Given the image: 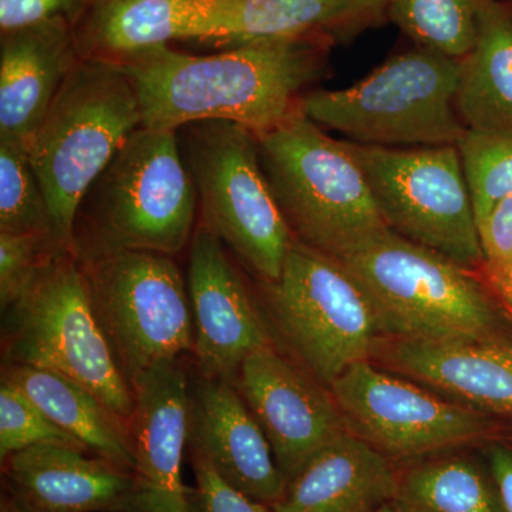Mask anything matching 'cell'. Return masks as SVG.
Here are the masks:
<instances>
[{"instance_id": "1", "label": "cell", "mask_w": 512, "mask_h": 512, "mask_svg": "<svg viewBox=\"0 0 512 512\" xmlns=\"http://www.w3.org/2000/svg\"><path fill=\"white\" fill-rule=\"evenodd\" d=\"M328 35L276 37L198 56L171 46L121 64L140 103L143 126L177 131L197 121H229L264 133L302 111L306 90L328 76Z\"/></svg>"}, {"instance_id": "2", "label": "cell", "mask_w": 512, "mask_h": 512, "mask_svg": "<svg viewBox=\"0 0 512 512\" xmlns=\"http://www.w3.org/2000/svg\"><path fill=\"white\" fill-rule=\"evenodd\" d=\"M197 217V191L177 131L141 126L80 202L73 251H147L175 258L190 247Z\"/></svg>"}, {"instance_id": "3", "label": "cell", "mask_w": 512, "mask_h": 512, "mask_svg": "<svg viewBox=\"0 0 512 512\" xmlns=\"http://www.w3.org/2000/svg\"><path fill=\"white\" fill-rule=\"evenodd\" d=\"M141 126L136 89L123 67L80 60L26 144L67 248L73 249L84 195Z\"/></svg>"}, {"instance_id": "4", "label": "cell", "mask_w": 512, "mask_h": 512, "mask_svg": "<svg viewBox=\"0 0 512 512\" xmlns=\"http://www.w3.org/2000/svg\"><path fill=\"white\" fill-rule=\"evenodd\" d=\"M336 259L365 289L383 338L443 342L495 335L497 299L477 271L390 229Z\"/></svg>"}, {"instance_id": "5", "label": "cell", "mask_w": 512, "mask_h": 512, "mask_svg": "<svg viewBox=\"0 0 512 512\" xmlns=\"http://www.w3.org/2000/svg\"><path fill=\"white\" fill-rule=\"evenodd\" d=\"M259 160L295 241L333 258L389 229L345 141L299 111L255 134Z\"/></svg>"}, {"instance_id": "6", "label": "cell", "mask_w": 512, "mask_h": 512, "mask_svg": "<svg viewBox=\"0 0 512 512\" xmlns=\"http://www.w3.org/2000/svg\"><path fill=\"white\" fill-rule=\"evenodd\" d=\"M461 59L416 46L348 89L311 90L302 111L353 143L389 148L458 146L467 128L456 97Z\"/></svg>"}, {"instance_id": "7", "label": "cell", "mask_w": 512, "mask_h": 512, "mask_svg": "<svg viewBox=\"0 0 512 512\" xmlns=\"http://www.w3.org/2000/svg\"><path fill=\"white\" fill-rule=\"evenodd\" d=\"M198 198V222L262 284L278 281L293 237L259 160L254 131L229 121L177 130Z\"/></svg>"}, {"instance_id": "8", "label": "cell", "mask_w": 512, "mask_h": 512, "mask_svg": "<svg viewBox=\"0 0 512 512\" xmlns=\"http://www.w3.org/2000/svg\"><path fill=\"white\" fill-rule=\"evenodd\" d=\"M2 356L3 363L62 373L128 423L133 417V387L94 316L73 249H60L22 298L2 311Z\"/></svg>"}, {"instance_id": "9", "label": "cell", "mask_w": 512, "mask_h": 512, "mask_svg": "<svg viewBox=\"0 0 512 512\" xmlns=\"http://www.w3.org/2000/svg\"><path fill=\"white\" fill-rule=\"evenodd\" d=\"M76 256L94 316L131 387L154 366L192 356L187 278L174 256L147 251Z\"/></svg>"}, {"instance_id": "10", "label": "cell", "mask_w": 512, "mask_h": 512, "mask_svg": "<svg viewBox=\"0 0 512 512\" xmlns=\"http://www.w3.org/2000/svg\"><path fill=\"white\" fill-rule=\"evenodd\" d=\"M262 288L296 360L326 387L376 355L383 336L372 302L333 256L293 239L278 281Z\"/></svg>"}, {"instance_id": "11", "label": "cell", "mask_w": 512, "mask_h": 512, "mask_svg": "<svg viewBox=\"0 0 512 512\" xmlns=\"http://www.w3.org/2000/svg\"><path fill=\"white\" fill-rule=\"evenodd\" d=\"M390 231L480 271V232L457 146L389 148L345 141Z\"/></svg>"}, {"instance_id": "12", "label": "cell", "mask_w": 512, "mask_h": 512, "mask_svg": "<svg viewBox=\"0 0 512 512\" xmlns=\"http://www.w3.org/2000/svg\"><path fill=\"white\" fill-rule=\"evenodd\" d=\"M329 390L350 433L393 461L436 456L473 443L490 429L480 410L441 399L372 360L349 367Z\"/></svg>"}, {"instance_id": "13", "label": "cell", "mask_w": 512, "mask_h": 512, "mask_svg": "<svg viewBox=\"0 0 512 512\" xmlns=\"http://www.w3.org/2000/svg\"><path fill=\"white\" fill-rule=\"evenodd\" d=\"M187 251L195 335L191 367L234 382L249 356L276 345L274 335L245 275L214 232L198 222Z\"/></svg>"}, {"instance_id": "14", "label": "cell", "mask_w": 512, "mask_h": 512, "mask_svg": "<svg viewBox=\"0 0 512 512\" xmlns=\"http://www.w3.org/2000/svg\"><path fill=\"white\" fill-rule=\"evenodd\" d=\"M232 383L264 430L288 483L330 441L349 431L329 387L276 345L249 356Z\"/></svg>"}, {"instance_id": "15", "label": "cell", "mask_w": 512, "mask_h": 512, "mask_svg": "<svg viewBox=\"0 0 512 512\" xmlns=\"http://www.w3.org/2000/svg\"><path fill=\"white\" fill-rule=\"evenodd\" d=\"M188 383L190 366L187 359H178L154 366L133 384V512H190L183 483Z\"/></svg>"}, {"instance_id": "16", "label": "cell", "mask_w": 512, "mask_h": 512, "mask_svg": "<svg viewBox=\"0 0 512 512\" xmlns=\"http://www.w3.org/2000/svg\"><path fill=\"white\" fill-rule=\"evenodd\" d=\"M188 448L202 454L229 484L269 505L284 498L288 480L271 444L234 383L190 367Z\"/></svg>"}, {"instance_id": "17", "label": "cell", "mask_w": 512, "mask_h": 512, "mask_svg": "<svg viewBox=\"0 0 512 512\" xmlns=\"http://www.w3.org/2000/svg\"><path fill=\"white\" fill-rule=\"evenodd\" d=\"M231 0H94L73 26L84 60L117 64L175 42L211 45Z\"/></svg>"}, {"instance_id": "18", "label": "cell", "mask_w": 512, "mask_h": 512, "mask_svg": "<svg viewBox=\"0 0 512 512\" xmlns=\"http://www.w3.org/2000/svg\"><path fill=\"white\" fill-rule=\"evenodd\" d=\"M2 473V487L30 512H133V470L79 448H26L2 461Z\"/></svg>"}, {"instance_id": "19", "label": "cell", "mask_w": 512, "mask_h": 512, "mask_svg": "<svg viewBox=\"0 0 512 512\" xmlns=\"http://www.w3.org/2000/svg\"><path fill=\"white\" fill-rule=\"evenodd\" d=\"M80 60L67 20L0 32V141L28 144Z\"/></svg>"}, {"instance_id": "20", "label": "cell", "mask_w": 512, "mask_h": 512, "mask_svg": "<svg viewBox=\"0 0 512 512\" xmlns=\"http://www.w3.org/2000/svg\"><path fill=\"white\" fill-rule=\"evenodd\" d=\"M389 342L376 350L389 369L450 394L471 409L512 419V343L495 335Z\"/></svg>"}, {"instance_id": "21", "label": "cell", "mask_w": 512, "mask_h": 512, "mask_svg": "<svg viewBox=\"0 0 512 512\" xmlns=\"http://www.w3.org/2000/svg\"><path fill=\"white\" fill-rule=\"evenodd\" d=\"M396 461L346 431L289 480L276 512H370L394 500Z\"/></svg>"}, {"instance_id": "22", "label": "cell", "mask_w": 512, "mask_h": 512, "mask_svg": "<svg viewBox=\"0 0 512 512\" xmlns=\"http://www.w3.org/2000/svg\"><path fill=\"white\" fill-rule=\"evenodd\" d=\"M0 380L22 390L87 451L133 470L130 423L83 384L55 370L2 363Z\"/></svg>"}, {"instance_id": "23", "label": "cell", "mask_w": 512, "mask_h": 512, "mask_svg": "<svg viewBox=\"0 0 512 512\" xmlns=\"http://www.w3.org/2000/svg\"><path fill=\"white\" fill-rule=\"evenodd\" d=\"M456 107L467 130L512 133V9L490 0L477 39L461 59Z\"/></svg>"}, {"instance_id": "24", "label": "cell", "mask_w": 512, "mask_h": 512, "mask_svg": "<svg viewBox=\"0 0 512 512\" xmlns=\"http://www.w3.org/2000/svg\"><path fill=\"white\" fill-rule=\"evenodd\" d=\"M394 501L407 512H504L488 467L466 456L410 461Z\"/></svg>"}, {"instance_id": "25", "label": "cell", "mask_w": 512, "mask_h": 512, "mask_svg": "<svg viewBox=\"0 0 512 512\" xmlns=\"http://www.w3.org/2000/svg\"><path fill=\"white\" fill-rule=\"evenodd\" d=\"M350 2L352 0H231L221 36L211 46L224 50L276 37L328 35Z\"/></svg>"}, {"instance_id": "26", "label": "cell", "mask_w": 512, "mask_h": 512, "mask_svg": "<svg viewBox=\"0 0 512 512\" xmlns=\"http://www.w3.org/2000/svg\"><path fill=\"white\" fill-rule=\"evenodd\" d=\"M490 0H390L389 19L416 46L463 59L477 39L478 16Z\"/></svg>"}, {"instance_id": "27", "label": "cell", "mask_w": 512, "mask_h": 512, "mask_svg": "<svg viewBox=\"0 0 512 512\" xmlns=\"http://www.w3.org/2000/svg\"><path fill=\"white\" fill-rule=\"evenodd\" d=\"M0 232L56 235L26 144L0 141Z\"/></svg>"}, {"instance_id": "28", "label": "cell", "mask_w": 512, "mask_h": 512, "mask_svg": "<svg viewBox=\"0 0 512 512\" xmlns=\"http://www.w3.org/2000/svg\"><path fill=\"white\" fill-rule=\"evenodd\" d=\"M457 147L480 225L512 197V133L467 130Z\"/></svg>"}, {"instance_id": "29", "label": "cell", "mask_w": 512, "mask_h": 512, "mask_svg": "<svg viewBox=\"0 0 512 512\" xmlns=\"http://www.w3.org/2000/svg\"><path fill=\"white\" fill-rule=\"evenodd\" d=\"M43 444H60L87 451L22 390L0 380V461Z\"/></svg>"}, {"instance_id": "30", "label": "cell", "mask_w": 512, "mask_h": 512, "mask_svg": "<svg viewBox=\"0 0 512 512\" xmlns=\"http://www.w3.org/2000/svg\"><path fill=\"white\" fill-rule=\"evenodd\" d=\"M67 248L52 234L0 232V308L22 298L53 256Z\"/></svg>"}, {"instance_id": "31", "label": "cell", "mask_w": 512, "mask_h": 512, "mask_svg": "<svg viewBox=\"0 0 512 512\" xmlns=\"http://www.w3.org/2000/svg\"><path fill=\"white\" fill-rule=\"evenodd\" d=\"M483 265L480 272L498 303L512 318V197L501 201L478 225Z\"/></svg>"}, {"instance_id": "32", "label": "cell", "mask_w": 512, "mask_h": 512, "mask_svg": "<svg viewBox=\"0 0 512 512\" xmlns=\"http://www.w3.org/2000/svg\"><path fill=\"white\" fill-rule=\"evenodd\" d=\"M195 484L188 487L190 512H276L272 505L255 500L229 484L202 454L187 448Z\"/></svg>"}, {"instance_id": "33", "label": "cell", "mask_w": 512, "mask_h": 512, "mask_svg": "<svg viewBox=\"0 0 512 512\" xmlns=\"http://www.w3.org/2000/svg\"><path fill=\"white\" fill-rule=\"evenodd\" d=\"M94 0H0V32L63 19L76 25Z\"/></svg>"}, {"instance_id": "34", "label": "cell", "mask_w": 512, "mask_h": 512, "mask_svg": "<svg viewBox=\"0 0 512 512\" xmlns=\"http://www.w3.org/2000/svg\"><path fill=\"white\" fill-rule=\"evenodd\" d=\"M390 0H352L328 36L338 43H349L365 30L377 28L389 19Z\"/></svg>"}, {"instance_id": "35", "label": "cell", "mask_w": 512, "mask_h": 512, "mask_svg": "<svg viewBox=\"0 0 512 512\" xmlns=\"http://www.w3.org/2000/svg\"><path fill=\"white\" fill-rule=\"evenodd\" d=\"M487 467L504 512H512V450L494 444L487 451Z\"/></svg>"}, {"instance_id": "36", "label": "cell", "mask_w": 512, "mask_h": 512, "mask_svg": "<svg viewBox=\"0 0 512 512\" xmlns=\"http://www.w3.org/2000/svg\"><path fill=\"white\" fill-rule=\"evenodd\" d=\"M0 512H30L23 507L22 504L9 493L6 488L2 487V494H0Z\"/></svg>"}, {"instance_id": "37", "label": "cell", "mask_w": 512, "mask_h": 512, "mask_svg": "<svg viewBox=\"0 0 512 512\" xmlns=\"http://www.w3.org/2000/svg\"><path fill=\"white\" fill-rule=\"evenodd\" d=\"M370 512H407L406 510H403L402 507H400L399 504L396 503V501H387V503H384L382 505H379V507L375 508V510Z\"/></svg>"}]
</instances>
